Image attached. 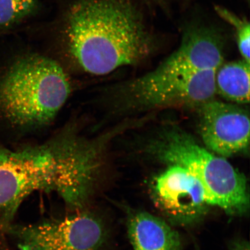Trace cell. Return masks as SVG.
Masks as SVG:
<instances>
[{
	"label": "cell",
	"instance_id": "cell-12",
	"mask_svg": "<svg viewBox=\"0 0 250 250\" xmlns=\"http://www.w3.org/2000/svg\"><path fill=\"white\" fill-rule=\"evenodd\" d=\"M217 14L232 24L235 29L237 34V45L243 60L250 62V26L246 19H241L232 12L223 7H215Z\"/></svg>",
	"mask_w": 250,
	"mask_h": 250
},
{
	"label": "cell",
	"instance_id": "cell-13",
	"mask_svg": "<svg viewBox=\"0 0 250 250\" xmlns=\"http://www.w3.org/2000/svg\"><path fill=\"white\" fill-rule=\"evenodd\" d=\"M36 0H0V26H8L29 14Z\"/></svg>",
	"mask_w": 250,
	"mask_h": 250
},
{
	"label": "cell",
	"instance_id": "cell-5",
	"mask_svg": "<svg viewBox=\"0 0 250 250\" xmlns=\"http://www.w3.org/2000/svg\"><path fill=\"white\" fill-rule=\"evenodd\" d=\"M9 228L21 250H103L108 237L101 219L89 212Z\"/></svg>",
	"mask_w": 250,
	"mask_h": 250
},
{
	"label": "cell",
	"instance_id": "cell-9",
	"mask_svg": "<svg viewBox=\"0 0 250 250\" xmlns=\"http://www.w3.org/2000/svg\"><path fill=\"white\" fill-rule=\"evenodd\" d=\"M199 109L200 132L209 150L229 157L248 148L250 123L245 109L214 99Z\"/></svg>",
	"mask_w": 250,
	"mask_h": 250
},
{
	"label": "cell",
	"instance_id": "cell-2",
	"mask_svg": "<svg viewBox=\"0 0 250 250\" xmlns=\"http://www.w3.org/2000/svg\"><path fill=\"white\" fill-rule=\"evenodd\" d=\"M60 65L42 56L19 59L0 79V111L18 126L37 128L54 120L70 95Z\"/></svg>",
	"mask_w": 250,
	"mask_h": 250
},
{
	"label": "cell",
	"instance_id": "cell-3",
	"mask_svg": "<svg viewBox=\"0 0 250 250\" xmlns=\"http://www.w3.org/2000/svg\"><path fill=\"white\" fill-rule=\"evenodd\" d=\"M162 162L187 168L199 180L209 206L231 215H242L250 205L246 177L224 158L212 154L190 136L178 130L167 131L151 146Z\"/></svg>",
	"mask_w": 250,
	"mask_h": 250
},
{
	"label": "cell",
	"instance_id": "cell-11",
	"mask_svg": "<svg viewBox=\"0 0 250 250\" xmlns=\"http://www.w3.org/2000/svg\"><path fill=\"white\" fill-rule=\"evenodd\" d=\"M250 64L244 60L222 64L215 73L216 92L228 101L249 103Z\"/></svg>",
	"mask_w": 250,
	"mask_h": 250
},
{
	"label": "cell",
	"instance_id": "cell-7",
	"mask_svg": "<svg viewBox=\"0 0 250 250\" xmlns=\"http://www.w3.org/2000/svg\"><path fill=\"white\" fill-rule=\"evenodd\" d=\"M153 201L168 220L188 224L204 215L209 205L201 183L187 168L171 165L155 180Z\"/></svg>",
	"mask_w": 250,
	"mask_h": 250
},
{
	"label": "cell",
	"instance_id": "cell-6",
	"mask_svg": "<svg viewBox=\"0 0 250 250\" xmlns=\"http://www.w3.org/2000/svg\"><path fill=\"white\" fill-rule=\"evenodd\" d=\"M216 71L203 70L187 76L154 81L139 78L125 88L126 102L130 107L142 109L200 107L213 99L217 93Z\"/></svg>",
	"mask_w": 250,
	"mask_h": 250
},
{
	"label": "cell",
	"instance_id": "cell-8",
	"mask_svg": "<svg viewBox=\"0 0 250 250\" xmlns=\"http://www.w3.org/2000/svg\"><path fill=\"white\" fill-rule=\"evenodd\" d=\"M224 60L223 42L214 30L190 28L179 48L154 70L142 77L145 81L187 76L203 70H217Z\"/></svg>",
	"mask_w": 250,
	"mask_h": 250
},
{
	"label": "cell",
	"instance_id": "cell-4",
	"mask_svg": "<svg viewBox=\"0 0 250 250\" xmlns=\"http://www.w3.org/2000/svg\"><path fill=\"white\" fill-rule=\"evenodd\" d=\"M55 171L51 160L36 146L0 148V213L9 221L24 200L39 190H51Z\"/></svg>",
	"mask_w": 250,
	"mask_h": 250
},
{
	"label": "cell",
	"instance_id": "cell-14",
	"mask_svg": "<svg viewBox=\"0 0 250 250\" xmlns=\"http://www.w3.org/2000/svg\"><path fill=\"white\" fill-rule=\"evenodd\" d=\"M233 250H250V246L248 243L243 242L237 244Z\"/></svg>",
	"mask_w": 250,
	"mask_h": 250
},
{
	"label": "cell",
	"instance_id": "cell-1",
	"mask_svg": "<svg viewBox=\"0 0 250 250\" xmlns=\"http://www.w3.org/2000/svg\"><path fill=\"white\" fill-rule=\"evenodd\" d=\"M71 54L90 74L105 75L143 61L152 42L139 15L121 0H85L71 9L67 25Z\"/></svg>",
	"mask_w": 250,
	"mask_h": 250
},
{
	"label": "cell",
	"instance_id": "cell-10",
	"mask_svg": "<svg viewBox=\"0 0 250 250\" xmlns=\"http://www.w3.org/2000/svg\"><path fill=\"white\" fill-rule=\"evenodd\" d=\"M128 234L134 250H179V233L169 225L146 212L130 215Z\"/></svg>",
	"mask_w": 250,
	"mask_h": 250
}]
</instances>
